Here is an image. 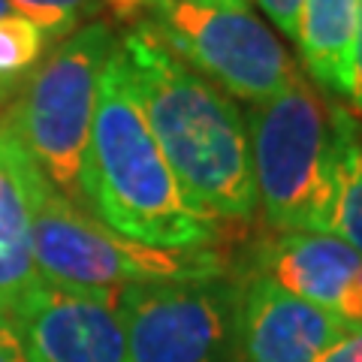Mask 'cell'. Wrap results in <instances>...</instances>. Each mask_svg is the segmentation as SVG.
<instances>
[{
    "instance_id": "1",
    "label": "cell",
    "mask_w": 362,
    "mask_h": 362,
    "mask_svg": "<svg viewBox=\"0 0 362 362\" xmlns=\"http://www.w3.org/2000/svg\"><path fill=\"white\" fill-rule=\"evenodd\" d=\"M130 88L178 187L214 221H251L257 190L242 109L145 25L118 37Z\"/></svg>"
},
{
    "instance_id": "2",
    "label": "cell",
    "mask_w": 362,
    "mask_h": 362,
    "mask_svg": "<svg viewBox=\"0 0 362 362\" xmlns=\"http://www.w3.org/2000/svg\"><path fill=\"white\" fill-rule=\"evenodd\" d=\"M82 202L109 230L151 247L197 251L221 239V223L185 197L163 160L118 49L100 82L82 163Z\"/></svg>"
},
{
    "instance_id": "3",
    "label": "cell",
    "mask_w": 362,
    "mask_h": 362,
    "mask_svg": "<svg viewBox=\"0 0 362 362\" xmlns=\"http://www.w3.org/2000/svg\"><path fill=\"white\" fill-rule=\"evenodd\" d=\"M115 49V25L90 21L78 28L45 54L4 112L42 178L73 202L82 199V163L100 82Z\"/></svg>"
},
{
    "instance_id": "4",
    "label": "cell",
    "mask_w": 362,
    "mask_h": 362,
    "mask_svg": "<svg viewBox=\"0 0 362 362\" xmlns=\"http://www.w3.org/2000/svg\"><path fill=\"white\" fill-rule=\"evenodd\" d=\"M257 209L278 233H326L335 185V124L311 85L296 78L247 109Z\"/></svg>"
},
{
    "instance_id": "5",
    "label": "cell",
    "mask_w": 362,
    "mask_h": 362,
    "mask_svg": "<svg viewBox=\"0 0 362 362\" xmlns=\"http://www.w3.org/2000/svg\"><path fill=\"white\" fill-rule=\"evenodd\" d=\"M33 263L42 284L94 293L226 275V259L214 247L166 251L124 239L49 181H42L33 211Z\"/></svg>"
},
{
    "instance_id": "6",
    "label": "cell",
    "mask_w": 362,
    "mask_h": 362,
    "mask_svg": "<svg viewBox=\"0 0 362 362\" xmlns=\"http://www.w3.org/2000/svg\"><path fill=\"white\" fill-rule=\"evenodd\" d=\"M139 25L206 82L247 103L278 97L299 78L287 49L251 9L145 0Z\"/></svg>"
},
{
    "instance_id": "7",
    "label": "cell",
    "mask_w": 362,
    "mask_h": 362,
    "mask_svg": "<svg viewBox=\"0 0 362 362\" xmlns=\"http://www.w3.org/2000/svg\"><path fill=\"white\" fill-rule=\"evenodd\" d=\"M115 305L130 362H242L239 278L130 284Z\"/></svg>"
},
{
    "instance_id": "8",
    "label": "cell",
    "mask_w": 362,
    "mask_h": 362,
    "mask_svg": "<svg viewBox=\"0 0 362 362\" xmlns=\"http://www.w3.org/2000/svg\"><path fill=\"white\" fill-rule=\"evenodd\" d=\"M251 272L362 329V257L332 233H275L254 251Z\"/></svg>"
},
{
    "instance_id": "9",
    "label": "cell",
    "mask_w": 362,
    "mask_h": 362,
    "mask_svg": "<svg viewBox=\"0 0 362 362\" xmlns=\"http://www.w3.org/2000/svg\"><path fill=\"white\" fill-rule=\"evenodd\" d=\"M13 320L40 362H130L115 293L40 284Z\"/></svg>"
},
{
    "instance_id": "10",
    "label": "cell",
    "mask_w": 362,
    "mask_h": 362,
    "mask_svg": "<svg viewBox=\"0 0 362 362\" xmlns=\"http://www.w3.org/2000/svg\"><path fill=\"white\" fill-rule=\"evenodd\" d=\"M347 332L332 314L290 296L269 278H239V347L242 362H317Z\"/></svg>"
},
{
    "instance_id": "11",
    "label": "cell",
    "mask_w": 362,
    "mask_h": 362,
    "mask_svg": "<svg viewBox=\"0 0 362 362\" xmlns=\"http://www.w3.org/2000/svg\"><path fill=\"white\" fill-rule=\"evenodd\" d=\"M42 181L37 163L0 115V314L6 317H16L42 284L33 263V211Z\"/></svg>"
},
{
    "instance_id": "12",
    "label": "cell",
    "mask_w": 362,
    "mask_h": 362,
    "mask_svg": "<svg viewBox=\"0 0 362 362\" xmlns=\"http://www.w3.org/2000/svg\"><path fill=\"white\" fill-rule=\"evenodd\" d=\"M359 0H302L296 42L317 85L350 97Z\"/></svg>"
},
{
    "instance_id": "13",
    "label": "cell",
    "mask_w": 362,
    "mask_h": 362,
    "mask_svg": "<svg viewBox=\"0 0 362 362\" xmlns=\"http://www.w3.org/2000/svg\"><path fill=\"white\" fill-rule=\"evenodd\" d=\"M335 124V185L326 233L362 257V130L347 109H332Z\"/></svg>"
},
{
    "instance_id": "14",
    "label": "cell",
    "mask_w": 362,
    "mask_h": 362,
    "mask_svg": "<svg viewBox=\"0 0 362 362\" xmlns=\"http://www.w3.org/2000/svg\"><path fill=\"white\" fill-rule=\"evenodd\" d=\"M18 16L30 18L45 30L52 42H61L90 21H118L139 25L145 16V0H9Z\"/></svg>"
},
{
    "instance_id": "15",
    "label": "cell",
    "mask_w": 362,
    "mask_h": 362,
    "mask_svg": "<svg viewBox=\"0 0 362 362\" xmlns=\"http://www.w3.org/2000/svg\"><path fill=\"white\" fill-rule=\"evenodd\" d=\"M52 40L30 18L9 13L0 18V85H25L45 58Z\"/></svg>"
},
{
    "instance_id": "16",
    "label": "cell",
    "mask_w": 362,
    "mask_h": 362,
    "mask_svg": "<svg viewBox=\"0 0 362 362\" xmlns=\"http://www.w3.org/2000/svg\"><path fill=\"white\" fill-rule=\"evenodd\" d=\"M0 362H40L21 326L6 314H0Z\"/></svg>"
},
{
    "instance_id": "17",
    "label": "cell",
    "mask_w": 362,
    "mask_h": 362,
    "mask_svg": "<svg viewBox=\"0 0 362 362\" xmlns=\"http://www.w3.org/2000/svg\"><path fill=\"white\" fill-rule=\"evenodd\" d=\"M254 4L272 18V25H275L281 33H284V37H290L293 42H296L302 0H254Z\"/></svg>"
},
{
    "instance_id": "18",
    "label": "cell",
    "mask_w": 362,
    "mask_h": 362,
    "mask_svg": "<svg viewBox=\"0 0 362 362\" xmlns=\"http://www.w3.org/2000/svg\"><path fill=\"white\" fill-rule=\"evenodd\" d=\"M317 362H362V329H347L323 350Z\"/></svg>"
},
{
    "instance_id": "19",
    "label": "cell",
    "mask_w": 362,
    "mask_h": 362,
    "mask_svg": "<svg viewBox=\"0 0 362 362\" xmlns=\"http://www.w3.org/2000/svg\"><path fill=\"white\" fill-rule=\"evenodd\" d=\"M350 100L362 112V0L356 13V40H354V82H350Z\"/></svg>"
},
{
    "instance_id": "20",
    "label": "cell",
    "mask_w": 362,
    "mask_h": 362,
    "mask_svg": "<svg viewBox=\"0 0 362 362\" xmlns=\"http://www.w3.org/2000/svg\"><path fill=\"white\" fill-rule=\"evenodd\" d=\"M18 90L21 85H0V112H6V106L18 97Z\"/></svg>"
},
{
    "instance_id": "21",
    "label": "cell",
    "mask_w": 362,
    "mask_h": 362,
    "mask_svg": "<svg viewBox=\"0 0 362 362\" xmlns=\"http://www.w3.org/2000/svg\"><path fill=\"white\" fill-rule=\"evenodd\" d=\"M187 4H214V6H235V9H251L254 0H187Z\"/></svg>"
},
{
    "instance_id": "22",
    "label": "cell",
    "mask_w": 362,
    "mask_h": 362,
    "mask_svg": "<svg viewBox=\"0 0 362 362\" xmlns=\"http://www.w3.org/2000/svg\"><path fill=\"white\" fill-rule=\"evenodd\" d=\"M9 13H16V9H13V4H9V0H0V18H4V16H9Z\"/></svg>"
},
{
    "instance_id": "23",
    "label": "cell",
    "mask_w": 362,
    "mask_h": 362,
    "mask_svg": "<svg viewBox=\"0 0 362 362\" xmlns=\"http://www.w3.org/2000/svg\"><path fill=\"white\" fill-rule=\"evenodd\" d=\"M0 115H4V112H0Z\"/></svg>"
}]
</instances>
